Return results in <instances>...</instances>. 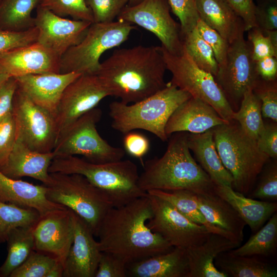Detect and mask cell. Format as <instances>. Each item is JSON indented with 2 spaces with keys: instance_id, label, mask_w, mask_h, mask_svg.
<instances>
[{
  "instance_id": "obj_49",
  "label": "cell",
  "mask_w": 277,
  "mask_h": 277,
  "mask_svg": "<svg viewBox=\"0 0 277 277\" xmlns=\"http://www.w3.org/2000/svg\"><path fill=\"white\" fill-rule=\"evenodd\" d=\"M127 265L118 257L102 252L94 277H126Z\"/></svg>"
},
{
  "instance_id": "obj_41",
  "label": "cell",
  "mask_w": 277,
  "mask_h": 277,
  "mask_svg": "<svg viewBox=\"0 0 277 277\" xmlns=\"http://www.w3.org/2000/svg\"><path fill=\"white\" fill-rule=\"evenodd\" d=\"M252 91L261 102L262 116L276 123V80L268 81L260 78Z\"/></svg>"
},
{
  "instance_id": "obj_44",
  "label": "cell",
  "mask_w": 277,
  "mask_h": 277,
  "mask_svg": "<svg viewBox=\"0 0 277 277\" xmlns=\"http://www.w3.org/2000/svg\"><path fill=\"white\" fill-rule=\"evenodd\" d=\"M130 0H85L90 9L93 23L114 21Z\"/></svg>"
},
{
  "instance_id": "obj_28",
  "label": "cell",
  "mask_w": 277,
  "mask_h": 277,
  "mask_svg": "<svg viewBox=\"0 0 277 277\" xmlns=\"http://www.w3.org/2000/svg\"><path fill=\"white\" fill-rule=\"evenodd\" d=\"M214 191L230 204L253 233L277 210V202L252 199L235 191L229 186L215 185Z\"/></svg>"
},
{
  "instance_id": "obj_1",
  "label": "cell",
  "mask_w": 277,
  "mask_h": 277,
  "mask_svg": "<svg viewBox=\"0 0 277 277\" xmlns=\"http://www.w3.org/2000/svg\"><path fill=\"white\" fill-rule=\"evenodd\" d=\"M152 216L147 193L123 206L111 207L96 236L101 251L112 253L128 265L172 249L174 247L147 226Z\"/></svg>"
},
{
  "instance_id": "obj_14",
  "label": "cell",
  "mask_w": 277,
  "mask_h": 277,
  "mask_svg": "<svg viewBox=\"0 0 277 277\" xmlns=\"http://www.w3.org/2000/svg\"><path fill=\"white\" fill-rule=\"evenodd\" d=\"M147 195L152 210L147 226L173 247L187 249L199 245L211 233L205 226L190 220L167 201L152 194Z\"/></svg>"
},
{
  "instance_id": "obj_15",
  "label": "cell",
  "mask_w": 277,
  "mask_h": 277,
  "mask_svg": "<svg viewBox=\"0 0 277 277\" xmlns=\"http://www.w3.org/2000/svg\"><path fill=\"white\" fill-rule=\"evenodd\" d=\"M108 96V91L95 74H82L70 83L63 92L55 115L58 140L75 121Z\"/></svg>"
},
{
  "instance_id": "obj_43",
  "label": "cell",
  "mask_w": 277,
  "mask_h": 277,
  "mask_svg": "<svg viewBox=\"0 0 277 277\" xmlns=\"http://www.w3.org/2000/svg\"><path fill=\"white\" fill-rule=\"evenodd\" d=\"M170 10L180 20L182 37L196 25L200 17L196 8V0H168Z\"/></svg>"
},
{
  "instance_id": "obj_56",
  "label": "cell",
  "mask_w": 277,
  "mask_h": 277,
  "mask_svg": "<svg viewBox=\"0 0 277 277\" xmlns=\"http://www.w3.org/2000/svg\"><path fill=\"white\" fill-rule=\"evenodd\" d=\"M261 30L264 35L269 38L275 49L277 50V30Z\"/></svg>"
},
{
  "instance_id": "obj_29",
  "label": "cell",
  "mask_w": 277,
  "mask_h": 277,
  "mask_svg": "<svg viewBox=\"0 0 277 277\" xmlns=\"http://www.w3.org/2000/svg\"><path fill=\"white\" fill-rule=\"evenodd\" d=\"M196 8L200 18L229 43L245 31L243 22L226 0H196Z\"/></svg>"
},
{
  "instance_id": "obj_47",
  "label": "cell",
  "mask_w": 277,
  "mask_h": 277,
  "mask_svg": "<svg viewBox=\"0 0 277 277\" xmlns=\"http://www.w3.org/2000/svg\"><path fill=\"white\" fill-rule=\"evenodd\" d=\"M16 140V125L12 112L0 122V166L6 161Z\"/></svg>"
},
{
  "instance_id": "obj_46",
  "label": "cell",
  "mask_w": 277,
  "mask_h": 277,
  "mask_svg": "<svg viewBox=\"0 0 277 277\" xmlns=\"http://www.w3.org/2000/svg\"><path fill=\"white\" fill-rule=\"evenodd\" d=\"M247 32V41L250 45L252 57L254 62L268 56L277 57V50L259 28L254 27Z\"/></svg>"
},
{
  "instance_id": "obj_2",
  "label": "cell",
  "mask_w": 277,
  "mask_h": 277,
  "mask_svg": "<svg viewBox=\"0 0 277 277\" xmlns=\"http://www.w3.org/2000/svg\"><path fill=\"white\" fill-rule=\"evenodd\" d=\"M166 66L160 47L138 45L115 50L95 73L109 92L128 104L160 91Z\"/></svg>"
},
{
  "instance_id": "obj_45",
  "label": "cell",
  "mask_w": 277,
  "mask_h": 277,
  "mask_svg": "<svg viewBox=\"0 0 277 277\" xmlns=\"http://www.w3.org/2000/svg\"><path fill=\"white\" fill-rule=\"evenodd\" d=\"M195 28L201 37L212 49L219 65L222 64L226 56L229 43L200 18Z\"/></svg>"
},
{
  "instance_id": "obj_7",
  "label": "cell",
  "mask_w": 277,
  "mask_h": 277,
  "mask_svg": "<svg viewBox=\"0 0 277 277\" xmlns=\"http://www.w3.org/2000/svg\"><path fill=\"white\" fill-rule=\"evenodd\" d=\"M44 185L49 201L77 214L96 237L102 221L113 207L108 197L102 190L78 174L50 173L49 181Z\"/></svg>"
},
{
  "instance_id": "obj_5",
  "label": "cell",
  "mask_w": 277,
  "mask_h": 277,
  "mask_svg": "<svg viewBox=\"0 0 277 277\" xmlns=\"http://www.w3.org/2000/svg\"><path fill=\"white\" fill-rule=\"evenodd\" d=\"M191 97L169 82L160 91L132 104L112 102L109 106L111 127L124 134L143 129L166 141L167 121L176 108Z\"/></svg>"
},
{
  "instance_id": "obj_12",
  "label": "cell",
  "mask_w": 277,
  "mask_h": 277,
  "mask_svg": "<svg viewBox=\"0 0 277 277\" xmlns=\"http://www.w3.org/2000/svg\"><path fill=\"white\" fill-rule=\"evenodd\" d=\"M242 31L230 43L223 63L219 65L215 80L234 110L239 108L244 94L252 90L260 79L250 45Z\"/></svg>"
},
{
  "instance_id": "obj_58",
  "label": "cell",
  "mask_w": 277,
  "mask_h": 277,
  "mask_svg": "<svg viewBox=\"0 0 277 277\" xmlns=\"http://www.w3.org/2000/svg\"><path fill=\"white\" fill-rule=\"evenodd\" d=\"M141 1L142 0H130L129 3L130 5H133V4H135L136 3H138Z\"/></svg>"
},
{
  "instance_id": "obj_11",
  "label": "cell",
  "mask_w": 277,
  "mask_h": 277,
  "mask_svg": "<svg viewBox=\"0 0 277 277\" xmlns=\"http://www.w3.org/2000/svg\"><path fill=\"white\" fill-rule=\"evenodd\" d=\"M16 140L39 152H52L58 140L55 115L34 103L17 86L12 107Z\"/></svg>"
},
{
  "instance_id": "obj_59",
  "label": "cell",
  "mask_w": 277,
  "mask_h": 277,
  "mask_svg": "<svg viewBox=\"0 0 277 277\" xmlns=\"http://www.w3.org/2000/svg\"><path fill=\"white\" fill-rule=\"evenodd\" d=\"M1 1H2V0H0V3H1Z\"/></svg>"
},
{
  "instance_id": "obj_51",
  "label": "cell",
  "mask_w": 277,
  "mask_h": 277,
  "mask_svg": "<svg viewBox=\"0 0 277 277\" xmlns=\"http://www.w3.org/2000/svg\"><path fill=\"white\" fill-rule=\"evenodd\" d=\"M235 14L242 20L245 31L256 27L253 0H226Z\"/></svg>"
},
{
  "instance_id": "obj_40",
  "label": "cell",
  "mask_w": 277,
  "mask_h": 277,
  "mask_svg": "<svg viewBox=\"0 0 277 277\" xmlns=\"http://www.w3.org/2000/svg\"><path fill=\"white\" fill-rule=\"evenodd\" d=\"M261 172H262L261 171ZM261 201H277V164L274 162L266 167L260 181L247 196Z\"/></svg>"
},
{
  "instance_id": "obj_34",
  "label": "cell",
  "mask_w": 277,
  "mask_h": 277,
  "mask_svg": "<svg viewBox=\"0 0 277 277\" xmlns=\"http://www.w3.org/2000/svg\"><path fill=\"white\" fill-rule=\"evenodd\" d=\"M147 193L167 201L190 220L205 226L210 232L224 236L220 230L211 226L205 219L198 205L196 193L188 190L166 191L160 190H151Z\"/></svg>"
},
{
  "instance_id": "obj_16",
  "label": "cell",
  "mask_w": 277,
  "mask_h": 277,
  "mask_svg": "<svg viewBox=\"0 0 277 277\" xmlns=\"http://www.w3.org/2000/svg\"><path fill=\"white\" fill-rule=\"evenodd\" d=\"M34 23L38 31L37 42L61 58L82 40L92 23L65 18L38 5Z\"/></svg>"
},
{
  "instance_id": "obj_10",
  "label": "cell",
  "mask_w": 277,
  "mask_h": 277,
  "mask_svg": "<svg viewBox=\"0 0 277 277\" xmlns=\"http://www.w3.org/2000/svg\"><path fill=\"white\" fill-rule=\"evenodd\" d=\"M102 115V110L95 107L71 125L57 141L52 151L55 157L80 155L94 163L122 160L125 150L109 144L96 129Z\"/></svg>"
},
{
  "instance_id": "obj_53",
  "label": "cell",
  "mask_w": 277,
  "mask_h": 277,
  "mask_svg": "<svg viewBox=\"0 0 277 277\" xmlns=\"http://www.w3.org/2000/svg\"><path fill=\"white\" fill-rule=\"evenodd\" d=\"M17 82L10 77L0 86V122L12 112L13 101Z\"/></svg>"
},
{
  "instance_id": "obj_31",
  "label": "cell",
  "mask_w": 277,
  "mask_h": 277,
  "mask_svg": "<svg viewBox=\"0 0 277 277\" xmlns=\"http://www.w3.org/2000/svg\"><path fill=\"white\" fill-rule=\"evenodd\" d=\"M35 225L17 227L10 231L6 241L7 256L0 267V277H9L35 250L34 229Z\"/></svg>"
},
{
  "instance_id": "obj_18",
  "label": "cell",
  "mask_w": 277,
  "mask_h": 277,
  "mask_svg": "<svg viewBox=\"0 0 277 277\" xmlns=\"http://www.w3.org/2000/svg\"><path fill=\"white\" fill-rule=\"evenodd\" d=\"M73 213V240L64 262L63 276L94 277L102 252L87 224Z\"/></svg>"
},
{
  "instance_id": "obj_36",
  "label": "cell",
  "mask_w": 277,
  "mask_h": 277,
  "mask_svg": "<svg viewBox=\"0 0 277 277\" xmlns=\"http://www.w3.org/2000/svg\"><path fill=\"white\" fill-rule=\"evenodd\" d=\"M41 216L35 210L19 207L0 201V243L6 242L14 228L35 225Z\"/></svg>"
},
{
  "instance_id": "obj_23",
  "label": "cell",
  "mask_w": 277,
  "mask_h": 277,
  "mask_svg": "<svg viewBox=\"0 0 277 277\" xmlns=\"http://www.w3.org/2000/svg\"><path fill=\"white\" fill-rule=\"evenodd\" d=\"M54 157L52 151H35L16 140L6 161L0 166V171L12 179H19L28 176L38 180L45 185L49 181V168Z\"/></svg>"
},
{
  "instance_id": "obj_52",
  "label": "cell",
  "mask_w": 277,
  "mask_h": 277,
  "mask_svg": "<svg viewBox=\"0 0 277 277\" xmlns=\"http://www.w3.org/2000/svg\"><path fill=\"white\" fill-rule=\"evenodd\" d=\"M259 149L270 158L277 156L276 123H264V128L256 140Z\"/></svg>"
},
{
  "instance_id": "obj_27",
  "label": "cell",
  "mask_w": 277,
  "mask_h": 277,
  "mask_svg": "<svg viewBox=\"0 0 277 277\" xmlns=\"http://www.w3.org/2000/svg\"><path fill=\"white\" fill-rule=\"evenodd\" d=\"M187 143L194 159L214 184L231 187L232 177L221 160L212 129L202 133H187Z\"/></svg>"
},
{
  "instance_id": "obj_26",
  "label": "cell",
  "mask_w": 277,
  "mask_h": 277,
  "mask_svg": "<svg viewBox=\"0 0 277 277\" xmlns=\"http://www.w3.org/2000/svg\"><path fill=\"white\" fill-rule=\"evenodd\" d=\"M240 246L226 237L210 233L201 244L186 249L189 271L188 277H228L214 265L221 253Z\"/></svg>"
},
{
  "instance_id": "obj_39",
  "label": "cell",
  "mask_w": 277,
  "mask_h": 277,
  "mask_svg": "<svg viewBox=\"0 0 277 277\" xmlns=\"http://www.w3.org/2000/svg\"><path fill=\"white\" fill-rule=\"evenodd\" d=\"M39 6L60 16L93 23L91 11L85 0H42Z\"/></svg>"
},
{
  "instance_id": "obj_8",
  "label": "cell",
  "mask_w": 277,
  "mask_h": 277,
  "mask_svg": "<svg viewBox=\"0 0 277 277\" xmlns=\"http://www.w3.org/2000/svg\"><path fill=\"white\" fill-rule=\"evenodd\" d=\"M135 28L131 24L119 20L92 23L82 40L61 57L60 73L95 74L103 53L125 42Z\"/></svg>"
},
{
  "instance_id": "obj_50",
  "label": "cell",
  "mask_w": 277,
  "mask_h": 277,
  "mask_svg": "<svg viewBox=\"0 0 277 277\" xmlns=\"http://www.w3.org/2000/svg\"><path fill=\"white\" fill-rule=\"evenodd\" d=\"M123 144L126 151L131 156L138 159L143 166V158L148 151L149 142L144 135L134 132L125 134Z\"/></svg>"
},
{
  "instance_id": "obj_25",
  "label": "cell",
  "mask_w": 277,
  "mask_h": 277,
  "mask_svg": "<svg viewBox=\"0 0 277 277\" xmlns=\"http://www.w3.org/2000/svg\"><path fill=\"white\" fill-rule=\"evenodd\" d=\"M127 276L188 277L189 271L186 249L171 250L127 265Z\"/></svg>"
},
{
  "instance_id": "obj_55",
  "label": "cell",
  "mask_w": 277,
  "mask_h": 277,
  "mask_svg": "<svg viewBox=\"0 0 277 277\" xmlns=\"http://www.w3.org/2000/svg\"><path fill=\"white\" fill-rule=\"evenodd\" d=\"M64 269V264L58 260L50 270L46 277H62Z\"/></svg>"
},
{
  "instance_id": "obj_13",
  "label": "cell",
  "mask_w": 277,
  "mask_h": 277,
  "mask_svg": "<svg viewBox=\"0 0 277 277\" xmlns=\"http://www.w3.org/2000/svg\"><path fill=\"white\" fill-rule=\"evenodd\" d=\"M117 18L152 32L161 41V47L169 53L182 52L180 25L171 16L168 0H142L126 6Z\"/></svg>"
},
{
  "instance_id": "obj_9",
  "label": "cell",
  "mask_w": 277,
  "mask_h": 277,
  "mask_svg": "<svg viewBox=\"0 0 277 277\" xmlns=\"http://www.w3.org/2000/svg\"><path fill=\"white\" fill-rule=\"evenodd\" d=\"M160 49L172 75V85L210 105L225 121H233L234 111L213 75L199 68L184 47L179 54L170 53L161 46Z\"/></svg>"
},
{
  "instance_id": "obj_17",
  "label": "cell",
  "mask_w": 277,
  "mask_h": 277,
  "mask_svg": "<svg viewBox=\"0 0 277 277\" xmlns=\"http://www.w3.org/2000/svg\"><path fill=\"white\" fill-rule=\"evenodd\" d=\"M74 235L73 213L66 208L41 217L34 229L35 250L64 264Z\"/></svg>"
},
{
  "instance_id": "obj_19",
  "label": "cell",
  "mask_w": 277,
  "mask_h": 277,
  "mask_svg": "<svg viewBox=\"0 0 277 277\" xmlns=\"http://www.w3.org/2000/svg\"><path fill=\"white\" fill-rule=\"evenodd\" d=\"M61 57L38 42L0 55V72L9 77L60 73Z\"/></svg>"
},
{
  "instance_id": "obj_32",
  "label": "cell",
  "mask_w": 277,
  "mask_h": 277,
  "mask_svg": "<svg viewBox=\"0 0 277 277\" xmlns=\"http://www.w3.org/2000/svg\"><path fill=\"white\" fill-rule=\"evenodd\" d=\"M229 251L236 255H256L269 259L277 252V213L275 212L243 245Z\"/></svg>"
},
{
  "instance_id": "obj_37",
  "label": "cell",
  "mask_w": 277,
  "mask_h": 277,
  "mask_svg": "<svg viewBox=\"0 0 277 277\" xmlns=\"http://www.w3.org/2000/svg\"><path fill=\"white\" fill-rule=\"evenodd\" d=\"M186 51L201 69L216 75L219 64L210 46L203 39L195 27L182 37Z\"/></svg>"
},
{
  "instance_id": "obj_42",
  "label": "cell",
  "mask_w": 277,
  "mask_h": 277,
  "mask_svg": "<svg viewBox=\"0 0 277 277\" xmlns=\"http://www.w3.org/2000/svg\"><path fill=\"white\" fill-rule=\"evenodd\" d=\"M38 34L36 26L20 31L0 29V55L37 42Z\"/></svg>"
},
{
  "instance_id": "obj_48",
  "label": "cell",
  "mask_w": 277,
  "mask_h": 277,
  "mask_svg": "<svg viewBox=\"0 0 277 277\" xmlns=\"http://www.w3.org/2000/svg\"><path fill=\"white\" fill-rule=\"evenodd\" d=\"M255 17L261 30H277V0H258Z\"/></svg>"
},
{
  "instance_id": "obj_30",
  "label": "cell",
  "mask_w": 277,
  "mask_h": 277,
  "mask_svg": "<svg viewBox=\"0 0 277 277\" xmlns=\"http://www.w3.org/2000/svg\"><path fill=\"white\" fill-rule=\"evenodd\" d=\"M214 265L230 277H276L277 268L268 259L256 255H236L229 251L220 253Z\"/></svg>"
},
{
  "instance_id": "obj_57",
  "label": "cell",
  "mask_w": 277,
  "mask_h": 277,
  "mask_svg": "<svg viewBox=\"0 0 277 277\" xmlns=\"http://www.w3.org/2000/svg\"><path fill=\"white\" fill-rule=\"evenodd\" d=\"M9 77L7 75L0 72V86Z\"/></svg>"
},
{
  "instance_id": "obj_21",
  "label": "cell",
  "mask_w": 277,
  "mask_h": 277,
  "mask_svg": "<svg viewBox=\"0 0 277 277\" xmlns=\"http://www.w3.org/2000/svg\"><path fill=\"white\" fill-rule=\"evenodd\" d=\"M229 122L222 118L207 103L191 97L179 106L170 116L165 127L170 135L180 132L202 133Z\"/></svg>"
},
{
  "instance_id": "obj_35",
  "label": "cell",
  "mask_w": 277,
  "mask_h": 277,
  "mask_svg": "<svg viewBox=\"0 0 277 277\" xmlns=\"http://www.w3.org/2000/svg\"><path fill=\"white\" fill-rule=\"evenodd\" d=\"M233 121L236 122L244 133L256 140L264 128L261 102L252 90L244 95L239 110L234 111Z\"/></svg>"
},
{
  "instance_id": "obj_3",
  "label": "cell",
  "mask_w": 277,
  "mask_h": 277,
  "mask_svg": "<svg viewBox=\"0 0 277 277\" xmlns=\"http://www.w3.org/2000/svg\"><path fill=\"white\" fill-rule=\"evenodd\" d=\"M166 150L160 157L146 161L139 175L143 191L188 190L199 194L215 193V185L193 157L187 143V133H175Z\"/></svg>"
},
{
  "instance_id": "obj_38",
  "label": "cell",
  "mask_w": 277,
  "mask_h": 277,
  "mask_svg": "<svg viewBox=\"0 0 277 277\" xmlns=\"http://www.w3.org/2000/svg\"><path fill=\"white\" fill-rule=\"evenodd\" d=\"M57 261L53 255L34 250L9 277H46Z\"/></svg>"
},
{
  "instance_id": "obj_20",
  "label": "cell",
  "mask_w": 277,
  "mask_h": 277,
  "mask_svg": "<svg viewBox=\"0 0 277 277\" xmlns=\"http://www.w3.org/2000/svg\"><path fill=\"white\" fill-rule=\"evenodd\" d=\"M82 74L45 73L15 77L17 86L34 103L54 115L67 86Z\"/></svg>"
},
{
  "instance_id": "obj_6",
  "label": "cell",
  "mask_w": 277,
  "mask_h": 277,
  "mask_svg": "<svg viewBox=\"0 0 277 277\" xmlns=\"http://www.w3.org/2000/svg\"><path fill=\"white\" fill-rule=\"evenodd\" d=\"M212 130L221 160L232 177V188L247 196L270 157L234 121L217 126Z\"/></svg>"
},
{
  "instance_id": "obj_54",
  "label": "cell",
  "mask_w": 277,
  "mask_h": 277,
  "mask_svg": "<svg viewBox=\"0 0 277 277\" xmlns=\"http://www.w3.org/2000/svg\"><path fill=\"white\" fill-rule=\"evenodd\" d=\"M255 67L259 77L264 81L276 80L277 57L268 56L255 62Z\"/></svg>"
},
{
  "instance_id": "obj_24",
  "label": "cell",
  "mask_w": 277,
  "mask_h": 277,
  "mask_svg": "<svg viewBox=\"0 0 277 277\" xmlns=\"http://www.w3.org/2000/svg\"><path fill=\"white\" fill-rule=\"evenodd\" d=\"M196 198L200 210L207 222L225 237L241 245L246 224L230 204L215 193L196 194Z\"/></svg>"
},
{
  "instance_id": "obj_33",
  "label": "cell",
  "mask_w": 277,
  "mask_h": 277,
  "mask_svg": "<svg viewBox=\"0 0 277 277\" xmlns=\"http://www.w3.org/2000/svg\"><path fill=\"white\" fill-rule=\"evenodd\" d=\"M42 0H2L0 29L20 31L35 26L33 10Z\"/></svg>"
},
{
  "instance_id": "obj_22",
  "label": "cell",
  "mask_w": 277,
  "mask_h": 277,
  "mask_svg": "<svg viewBox=\"0 0 277 277\" xmlns=\"http://www.w3.org/2000/svg\"><path fill=\"white\" fill-rule=\"evenodd\" d=\"M44 185L10 178L0 171V201L36 210L41 217L66 207L49 201Z\"/></svg>"
},
{
  "instance_id": "obj_4",
  "label": "cell",
  "mask_w": 277,
  "mask_h": 277,
  "mask_svg": "<svg viewBox=\"0 0 277 277\" xmlns=\"http://www.w3.org/2000/svg\"><path fill=\"white\" fill-rule=\"evenodd\" d=\"M49 172L78 174L102 190L113 207H119L146 195L138 184L139 174L133 162L120 160L94 163L76 156L54 157Z\"/></svg>"
}]
</instances>
